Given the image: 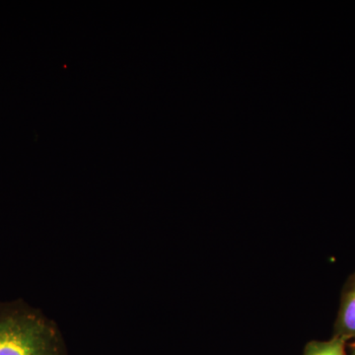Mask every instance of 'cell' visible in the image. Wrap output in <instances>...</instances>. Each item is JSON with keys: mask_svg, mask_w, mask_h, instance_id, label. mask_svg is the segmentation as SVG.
Masks as SVG:
<instances>
[{"mask_svg": "<svg viewBox=\"0 0 355 355\" xmlns=\"http://www.w3.org/2000/svg\"><path fill=\"white\" fill-rule=\"evenodd\" d=\"M333 336L343 338L347 342L355 340V272L343 287Z\"/></svg>", "mask_w": 355, "mask_h": 355, "instance_id": "2", "label": "cell"}, {"mask_svg": "<svg viewBox=\"0 0 355 355\" xmlns=\"http://www.w3.org/2000/svg\"><path fill=\"white\" fill-rule=\"evenodd\" d=\"M347 340L333 336L329 340H312L306 345L303 355H349Z\"/></svg>", "mask_w": 355, "mask_h": 355, "instance_id": "3", "label": "cell"}, {"mask_svg": "<svg viewBox=\"0 0 355 355\" xmlns=\"http://www.w3.org/2000/svg\"><path fill=\"white\" fill-rule=\"evenodd\" d=\"M352 347H355V342L352 343Z\"/></svg>", "mask_w": 355, "mask_h": 355, "instance_id": "4", "label": "cell"}, {"mask_svg": "<svg viewBox=\"0 0 355 355\" xmlns=\"http://www.w3.org/2000/svg\"><path fill=\"white\" fill-rule=\"evenodd\" d=\"M0 355H67L55 324L22 301L0 303Z\"/></svg>", "mask_w": 355, "mask_h": 355, "instance_id": "1", "label": "cell"}]
</instances>
